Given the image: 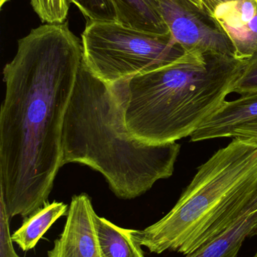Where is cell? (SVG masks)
<instances>
[{
  "label": "cell",
  "instance_id": "obj_1",
  "mask_svg": "<svg viewBox=\"0 0 257 257\" xmlns=\"http://www.w3.org/2000/svg\"><path fill=\"white\" fill-rule=\"evenodd\" d=\"M82 63L68 24H45L18 40L3 69L0 198L9 218L44 206L62 167L65 116Z\"/></svg>",
  "mask_w": 257,
  "mask_h": 257
},
{
  "label": "cell",
  "instance_id": "obj_2",
  "mask_svg": "<svg viewBox=\"0 0 257 257\" xmlns=\"http://www.w3.org/2000/svg\"><path fill=\"white\" fill-rule=\"evenodd\" d=\"M127 81L106 84L81 63L63 123L61 165L92 168L118 198L128 200L172 176L181 145L131 136L125 123Z\"/></svg>",
  "mask_w": 257,
  "mask_h": 257
},
{
  "label": "cell",
  "instance_id": "obj_3",
  "mask_svg": "<svg viewBox=\"0 0 257 257\" xmlns=\"http://www.w3.org/2000/svg\"><path fill=\"white\" fill-rule=\"evenodd\" d=\"M245 60L197 51L127 81L125 123L152 145L191 136L232 93Z\"/></svg>",
  "mask_w": 257,
  "mask_h": 257
},
{
  "label": "cell",
  "instance_id": "obj_4",
  "mask_svg": "<svg viewBox=\"0 0 257 257\" xmlns=\"http://www.w3.org/2000/svg\"><path fill=\"white\" fill-rule=\"evenodd\" d=\"M257 188V145L233 138L198 168L174 208L136 241L150 253L191 254L230 227Z\"/></svg>",
  "mask_w": 257,
  "mask_h": 257
},
{
  "label": "cell",
  "instance_id": "obj_5",
  "mask_svg": "<svg viewBox=\"0 0 257 257\" xmlns=\"http://www.w3.org/2000/svg\"><path fill=\"white\" fill-rule=\"evenodd\" d=\"M81 40L84 66L108 84L164 67L186 53L170 33H146L117 21L87 22Z\"/></svg>",
  "mask_w": 257,
  "mask_h": 257
},
{
  "label": "cell",
  "instance_id": "obj_6",
  "mask_svg": "<svg viewBox=\"0 0 257 257\" xmlns=\"http://www.w3.org/2000/svg\"><path fill=\"white\" fill-rule=\"evenodd\" d=\"M169 31L185 52L235 57L230 39L214 17L187 0H157Z\"/></svg>",
  "mask_w": 257,
  "mask_h": 257
},
{
  "label": "cell",
  "instance_id": "obj_7",
  "mask_svg": "<svg viewBox=\"0 0 257 257\" xmlns=\"http://www.w3.org/2000/svg\"><path fill=\"white\" fill-rule=\"evenodd\" d=\"M96 212L86 193L71 199L63 232L48 257H102L95 226Z\"/></svg>",
  "mask_w": 257,
  "mask_h": 257
},
{
  "label": "cell",
  "instance_id": "obj_8",
  "mask_svg": "<svg viewBox=\"0 0 257 257\" xmlns=\"http://www.w3.org/2000/svg\"><path fill=\"white\" fill-rule=\"evenodd\" d=\"M213 17L233 45L235 58L257 55V0H238L219 6Z\"/></svg>",
  "mask_w": 257,
  "mask_h": 257
},
{
  "label": "cell",
  "instance_id": "obj_9",
  "mask_svg": "<svg viewBox=\"0 0 257 257\" xmlns=\"http://www.w3.org/2000/svg\"><path fill=\"white\" fill-rule=\"evenodd\" d=\"M257 120V92L241 95L224 103L204 122L191 136L196 142L219 138H230L237 128Z\"/></svg>",
  "mask_w": 257,
  "mask_h": 257
},
{
  "label": "cell",
  "instance_id": "obj_10",
  "mask_svg": "<svg viewBox=\"0 0 257 257\" xmlns=\"http://www.w3.org/2000/svg\"><path fill=\"white\" fill-rule=\"evenodd\" d=\"M257 237V188L241 215L223 233L184 257H238L247 238Z\"/></svg>",
  "mask_w": 257,
  "mask_h": 257
},
{
  "label": "cell",
  "instance_id": "obj_11",
  "mask_svg": "<svg viewBox=\"0 0 257 257\" xmlns=\"http://www.w3.org/2000/svg\"><path fill=\"white\" fill-rule=\"evenodd\" d=\"M117 22L134 30L157 35L170 33L157 0H113Z\"/></svg>",
  "mask_w": 257,
  "mask_h": 257
},
{
  "label": "cell",
  "instance_id": "obj_12",
  "mask_svg": "<svg viewBox=\"0 0 257 257\" xmlns=\"http://www.w3.org/2000/svg\"><path fill=\"white\" fill-rule=\"evenodd\" d=\"M68 210V205L63 202H47L40 209L25 217L22 226L12 234V241L23 251L32 250L51 226L60 217L67 214Z\"/></svg>",
  "mask_w": 257,
  "mask_h": 257
},
{
  "label": "cell",
  "instance_id": "obj_13",
  "mask_svg": "<svg viewBox=\"0 0 257 257\" xmlns=\"http://www.w3.org/2000/svg\"><path fill=\"white\" fill-rule=\"evenodd\" d=\"M95 226L102 257H145L133 235L134 229L119 227L98 214Z\"/></svg>",
  "mask_w": 257,
  "mask_h": 257
},
{
  "label": "cell",
  "instance_id": "obj_14",
  "mask_svg": "<svg viewBox=\"0 0 257 257\" xmlns=\"http://www.w3.org/2000/svg\"><path fill=\"white\" fill-rule=\"evenodd\" d=\"M75 5L83 16L90 21H117L113 0H66Z\"/></svg>",
  "mask_w": 257,
  "mask_h": 257
},
{
  "label": "cell",
  "instance_id": "obj_15",
  "mask_svg": "<svg viewBox=\"0 0 257 257\" xmlns=\"http://www.w3.org/2000/svg\"><path fill=\"white\" fill-rule=\"evenodd\" d=\"M253 92H257V55L245 60L244 69L232 87V93L240 95Z\"/></svg>",
  "mask_w": 257,
  "mask_h": 257
},
{
  "label": "cell",
  "instance_id": "obj_16",
  "mask_svg": "<svg viewBox=\"0 0 257 257\" xmlns=\"http://www.w3.org/2000/svg\"><path fill=\"white\" fill-rule=\"evenodd\" d=\"M0 223H1V257H20L12 245V235L9 230V218L3 199L0 198Z\"/></svg>",
  "mask_w": 257,
  "mask_h": 257
},
{
  "label": "cell",
  "instance_id": "obj_17",
  "mask_svg": "<svg viewBox=\"0 0 257 257\" xmlns=\"http://www.w3.org/2000/svg\"><path fill=\"white\" fill-rule=\"evenodd\" d=\"M230 138H237L257 145V120L237 128L232 132Z\"/></svg>",
  "mask_w": 257,
  "mask_h": 257
},
{
  "label": "cell",
  "instance_id": "obj_18",
  "mask_svg": "<svg viewBox=\"0 0 257 257\" xmlns=\"http://www.w3.org/2000/svg\"><path fill=\"white\" fill-rule=\"evenodd\" d=\"M235 1H238V0H202V3L204 11L213 16V14L219 6Z\"/></svg>",
  "mask_w": 257,
  "mask_h": 257
},
{
  "label": "cell",
  "instance_id": "obj_19",
  "mask_svg": "<svg viewBox=\"0 0 257 257\" xmlns=\"http://www.w3.org/2000/svg\"><path fill=\"white\" fill-rule=\"evenodd\" d=\"M187 1H188L189 3L194 5L195 6L199 8V9H202V10H204L203 6H202V0H187Z\"/></svg>",
  "mask_w": 257,
  "mask_h": 257
},
{
  "label": "cell",
  "instance_id": "obj_20",
  "mask_svg": "<svg viewBox=\"0 0 257 257\" xmlns=\"http://www.w3.org/2000/svg\"><path fill=\"white\" fill-rule=\"evenodd\" d=\"M253 257H257V250H256V253H255V254L253 255Z\"/></svg>",
  "mask_w": 257,
  "mask_h": 257
}]
</instances>
